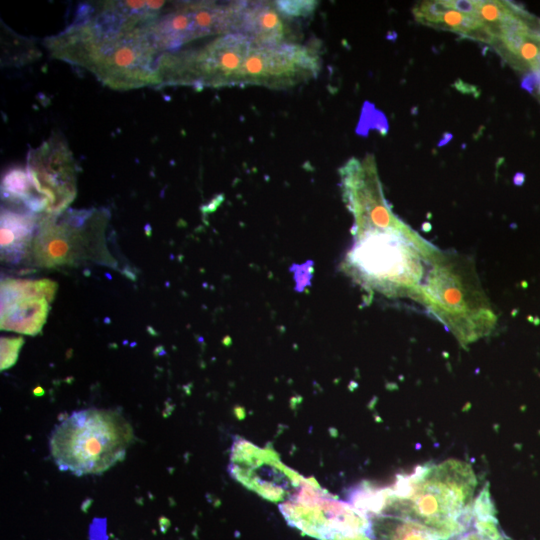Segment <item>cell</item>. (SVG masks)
I'll return each instance as SVG.
<instances>
[{"mask_svg":"<svg viewBox=\"0 0 540 540\" xmlns=\"http://www.w3.org/2000/svg\"><path fill=\"white\" fill-rule=\"evenodd\" d=\"M37 219L33 213L4 208L1 212V257L17 262L26 254L37 231Z\"/></svg>","mask_w":540,"mask_h":540,"instance_id":"cell-16","label":"cell"},{"mask_svg":"<svg viewBox=\"0 0 540 540\" xmlns=\"http://www.w3.org/2000/svg\"><path fill=\"white\" fill-rule=\"evenodd\" d=\"M252 47L244 34L229 33L197 48L163 53L157 60L160 83L202 87L233 85Z\"/></svg>","mask_w":540,"mask_h":540,"instance_id":"cell-6","label":"cell"},{"mask_svg":"<svg viewBox=\"0 0 540 540\" xmlns=\"http://www.w3.org/2000/svg\"><path fill=\"white\" fill-rule=\"evenodd\" d=\"M477 477L465 461L448 459L418 466L390 488L377 489V514L406 517L439 539L462 534L472 521Z\"/></svg>","mask_w":540,"mask_h":540,"instance_id":"cell-2","label":"cell"},{"mask_svg":"<svg viewBox=\"0 0 540 540\" xmlns=\"http://www.w3.org/2000/svg\"><path fill=\"white\" fill-rule=\"evenodd\" d=\"M417 300L464 346L488 334L495 324L471 262L457 254L434 252Z\"/></svg>","mask_w":540,"mask_h":540,"instance_id":"cell-4","label":"cell"},{"mask_svg":"<svg viewBox=\"0 0 540 540\" xmlns=\"http://www.w3.org/2000/svg\"><path fill=\"white\" fill-rule=\"evenodd\" d=\"M280 509L292 526L319 540H373L367 514L348 503L299 496Z\"/></svg>","mask_w":540,"mask_h":540,"instance_id":"cell-9","label":"cell"},{"mask_svg":"<svg viewBox=\"0 0 540 540\" xmlns=\"http://www.w3.org/2000/svg\"><path fill=\"white\" fill-rule=\"evenodd\" d=\"M279 13L288 17H304L310 15L317 7V1H275Z\"/></svg>","mask_w":540,"mask_h":540,"instance_id":"cell-20","label":"cell"},{"mask_svg":"<svg viewBox=\"0 0 540 540\" xmlns=\"http://www.w3.org/2000/svg\"><path fill=\"white\" fill-rule=\"evenodd\" d=\"M472 520L480 540H505L496 518V509L486 484L472 505Z\"/></svg>","mask_w":540,"mask_h":540,"instance_id":"cell-19","label":"cell"},{"mask_svg":"<svg viewBox=\"0 0 540 540\" xmlns=\"http://www.w3.org/2000/svg\"><path fill=\"white\" fill-rule=\"evenodd\" d=\"M454 540H480L476 532H468L458 535Z\"/></svg>","mask_w":540,"mask_h":540,"instance_id":"cell-22","label":"cell"},{"mask_svg":"<svg viewBox=\"0 0 540 540\" xmlns=\"http://www.w3.org/2000/svg\"><path fill=\"white\" fill-rule=\"evenodd\" d=\"M319 68L318 54L308 46L291 43L253 46L236 73L233 85L287 87L316 76Z\"/></svg>","mask_w":540,"mask_h":540,"instance_id":"cell-11","label":"cell"},{"mask_svg":"<svg viewBox=\"0 0 540 540\" xmlns=\"http://www.w3.org/2000/svg\"><path fill=\"white\" fill-rule=\"evenodd\" d=\"M108 213L102 210H70L46 215L38 222L32 252L38 265L54 267L88 258L99 251L92 244H102Z\"/></svg>","mask_w":540,"mask_h":540,"instance_id":"cell-7","label":"cell"},{"mask_svg":"<svg viewBox=\"0 0 540 540\" xmlns=\"http://www.w3.org/2000/svg\"><path fill=\"white\" fill-rule=\"evenodd\" d=\"M27 173L48 215L64 212L76 196V166L61 133H53L27 157Z\"/></svg>","mask_w":540,"mask_h":540,"instance_id":"cell-10","label":"cell"},{"mask_svg":"<svg viewBox=\"0 0 540 540\" xmlns=\"http://www.w3.org/2000/svg\"><path fill=\"white\" fill-rule=\"evenodd\" d=\"M154 1H106L81 5L63 31L45 39L51 56L81 66L112 89L161 85L150 28Z\"/></svg>","mask_w":540,"mask_h":540,"instance_id":"cell-1","label":"cell"},{"mask_svg":"<svg viewBox=\"0 0 540 540\" xmlns=\"http://www.w3.org/2000/svg\"><path fill=\"white\" fill-rule=\"evenodd\" d=\"M412 13L415 20L423 25L490 44L486 27L474 12L471 0L423 1L413 7Z\"/></svg>","mask_w":540,"mask_h":540,"instance_id":"cell-14","label":"cell"},{"mask_svg":"<svg viewBox=\"0 0 540 540\" xmlns=\"http://www.w3.org/2000/svg\"><path fill=\"white\" fill-rule=\"evenodd\" d=\"M373 540H439L427 527L395 515H376L371 520Z\"/></svg>","mask_w":540,"mask_h":540,"instance_id":"cell-17","label":"cell"},{"mask_svg":"<svg viewBox=\"0 0 540 540\" xmlns=\"http://www.w3.org/2000/svg\"><path fill=\"white\" fill-rule=\"evenodd\" d=\"M339 173L343 198L354 218L355 237L406 226L385 200L373 155L368 154L363 159L352 157Z\"/></svg>","mask_w":540,"mask_h":540,"instance_id":"cell-8","label":"cell"},{"mask_svg":"<svg viewBox=\"0 0 540 540\" xmlns=\"http://www.w3.org/2000/svg\"><path fill=\"white\" fill-rule=\"evenodd\" d=\"M237 33L248 37L255 47H274L285 43L287 30L274 4L247 2Z\"/></svg>","mask_w":540,"mask_h":540,"instance_id":"cell-15","label":"cell"},{"mask_svg":"<svg viewBox=\"0 0 540 540\" xmlns=\"http://www.w3.org/2000/svg\"><path fill=\"white\" fill-rule=\"evenodd\" d=\"M2 195L11 202H22L33 213L45 211V203L36 194L26 169L14 167L2 178Z\"/></svg>","mask_w":540,"mask_h":540,"instance_id":"cell-18","label":"cell"},{"mask_svg":"<svg viewBox=\"0 0 540 540\" xmlns=\"http://www.w3.org/2000/svg\"><path fill=\"white\" fill-rule=\"evenodd\" d=\"M345 264L364 285L390 296L417 300L436 251L407 225L399 230L355 237Z\"/></svg>","mask_w":540,"mask_h":540,"instance_id":"cell-3","label":"cell"},{"mask_svg":"<svg viewBox=\"0 0 540 540\" xmlns=\"http://www.w3.org/2000/svg\"><path fill=\"white\" fill-rule=\"evenodd\" d=\"M55 293L50 279L6 278L1 282V329L26 335L41 332Z\"/></svg>","mask_w":540,"mask_h":540,"instance_id":"cell-12","label":"cell"},{"mask_svg":"<svg viewBox=\"0 0 540 540\" xmlns=\"http://www.w3.org/2000/svg\"><path fill=\"white\" fill-rule=\"evenodd\" d=\"M491 48L526 80H540V18L517 5Z\"/></svg>","mask_w":540,"mask_h":540,"instance_id":"cell-13","label":"cell"},{"mask_svg":"<svg viewBox=\"0 0 540 540\" xmlns=\"http://www.w3.org/2000/svg\"><path fill=\"white\" fill-rule=\"evenodd\" d=\"M534 88L536 89L537 95H538L539 98H540V80H538V81L534 84Z\"/></svg>","mask_w":540,"mask_h":540,"instance_id":"cell-23","label":"cell"},{"mask_svg":"<svg viewBox=\"0 0 540 540\" xmlns=\"http://www.w3.org/2000/svg\"><path fill=\"white\" fill-rule=\"evenodd\" d=\"M133 438L131 425L117 411L90 408L71 413L54 428L50 451L62 471L100 474L124 459Z\"/></svg>","mask_w":540,"mask_h":540,"instance_id":"cell-5","label":"cell"},{"mask_svg":"<svg viewBox=\"0 0 540 540\" xmlns=\"http://www.w3.org/2000/svg\"><path fill=\"white\" fill-rule=\"evenodd\" d=\"M23 341L22 337L1 338V370L8 369L15 364Z\"/></svg>","mask_w":540,"mask_h":540,"instance_id":"cell-21","label":"cell"}]
</instances>
